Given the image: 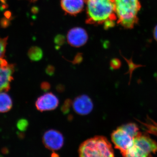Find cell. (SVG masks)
I'll return each mask as SVG.
<instances>
[{"instance_id":"cell-15","label":"cell","mask_w":157,"mask_h":157,"mask_svg":"<svg viewBox=\"0 0 157 157\" xmlns=\"http://www.w3.org/2000/svg\"><path fill=\"white\" fill-rule=\"evenodd\" d=\"M8 38H2L0 37V62L5 59L6 45L7 44Z\"/></svg>"},{"instance_id":"cell-10","label":"cell","mask_w":157,"mask_h":157,"mask_svg":"<svg viewBox=\"0 0 157 157\" xmlns=\"http://www.w3.org/2000/svg\"><path fill=\"white\" fill-rule=\"evenodd\" d=\"M88 35L86 31L81 28L71 29L67 34V40L72 46L79 47L87 42Z\"/></svg>"},{"instance_id":"cell-19","label":"cell","mask_w":157,"mask_h":157,"mask_svg":"<svg viewBox=\"0 0 157 157\" xmlns=\"http://www.w3.org/2000/svg\"><path fill=\"white\" fill-rule=\"evenodd\" d=\"M110 65L112 69H117L121 67V62L118 59H113L110 61Z\"/></svg>"},{"instance_id":"cell-11","label":"cell","mask_w":157,"mask_h":157,"mask_svg":"<svg viewBox=\"0 0 157 157\" xmlns=\"http://www.w3.org/2000/svg\"><path fill=\"white\" fill-rule=\"evenodd\" d=\"M84 2V0H61V6L66 13L76 15L83 10Z\"/></svg>"},{"instance_id":"cell-27","label":"cell","mask_w":157,"mask_h":157,"mask_svg":"<svg viewBox=\"0 0 157 157\" xmlns=\"http://www.w3.org/2000/svg\"><path fill=\"white\" fill-rule=\"evenodd\" d=\"M0 157H3V156H2V155H0Z\"/></svg>"},{"instance_id":"cell-21","label":"cell","mask_w":157,"mask_h":157,"mask_svg":"<svg viewBox=\"0 0 157 157\" xmlns=\"http://www.w3.org/2000/svg\"><path fill=\"white\" fill-rule=\"evenodd\" d=\"M50 84L47 82H43L41 85V88L42 90L45 91H47L50 89Z\"/></svg>"},{"instance_id":"cell-24","label":"cell","mask_w":157,"mask_h":157,"mask_svg":"<svg viewBox=\"0 0 157 157\" xmlns=\"http://www.w3.org/2000/svg\"><path fill=\"white\" fill-rule=\"evenodd\" d=\"M154 37L157 42V25L155 28L154 30Z\"/></svg>"},{"instance_id":"cell-7","label":"cell","mask_w":157,"mask_h":157,"mask_svg":"<svg viewBox=\"0 0 157 157\" xmlns=\"http://www.w3.org/2000/svg\"><path fill=\"white\" fill-rule=\"evenodd\" d=\"M14 70V65L9 64L5 59L0 62V92L10 89Z\"/></svg>"},{"instance_id":"cell-4","label":"cell","mask_w":157,"mask_h":157,"mask_svg":"<svg viewBox=\"0 0 157 157\" xmlns=\"http://www.w3.org/2000/svg\"><path fill=\"white\" fill-rule=\"evenodd\" d=\"M132 148L141 155L150 157L157 152V142L149 136L141 134L134 139Z\"/></svg>"},{"instance_id":"cell-14","label":"cell","mask_w":157,"mask_h":157,"mask_svg":"<svg viewBox=\"0 0 157 157\" xmlns=\"http://www.w3.org/2000/svg\"><path fill=\"white\" fill-rule=\"evenodd\" d=\"M29 58L33 61H38L42 59L43 52L42 49L37 46L32 47L28 52Z\"/></svg>"},{"instance_id":"cell-29","label":"cell","mask_w":157,"mask_h":157,"mask_svg":"<svg viewBox=\"0 0 157 157\" xmlns=\"http://www.w3.org/2000/svg\"></svg>"},{"instance_id":"cell-2","label":"cell","mask_w":157,"mask_h":157,"mask_svg":"<svg viewBox=\"0 0 157 157\" xmlns=\"http://www.w3.org/2000/svg\"><path fill=\"white\" fill-rule=\"evenodd\" d=\"M117 24L125 29L134 28L138 23L141 9L139 0H114Z\"/></svg>"},{"instance_id":"cell-1","label":"cell","mask_w":157,"mask_h":157,"mask_svg":"<svg viewBox=\"0 0 157 157\" xmlns=\"http://www.w3.org/2000/svg\"><path fill=\"white\" fill-rule=\"evenodd\" d=\"M89 24L104 25V28L114 26L117 22L114 0H84Z\"/></svg>"},{"instance_id":"cell-16","label":"cell","mask_w":157,"mask_h":157,"mask_svg":"<svg viewBox=\"0 0 157 157\" xmlns=\"http://www.w3.org/2000/svg\"><path fill=\"white\" fill-rule=\"evenodd\" d=\"M73 102L70 99H67L62 105L61 110L62 112L64 114H67L70 112V108L72 106Z\"/></svg>"},{"instance_id":"cell-9","label":"cell","mask_w":157,"mask_h":157,"mask_svg":"<svg viewBox=\"0 0 157 157\" xmlns=\"http://www.w3.org/2000/svg\"><path fill=\"white\" fill-rule=\"evenodd\" d=\"M72 106L75 112L80 115L89 114L94 108L92 101L86 95H82L75 98Z\"/></svg>"},{"instance_id":"cell-12","label":"cell","mask_w":157,"mask_h":157,"mask_svg":"<svg viewBox=\"0 0 157 157\" xmlns=\"http://www.w3.org/2000/svg\"><path fill=\"white\" fill-rule=\"evenodd\" d=\"M12 105V99L9 95L4 92H0V113L8 112Z\"/></svg>"},{"instance_id":"cell-20","label":"cell","mask_w":157,"mask_h":157,"mask_svg":"<svg viewBox=\"0 0 157 157\" xmlns=\"http://www.w3.org/2000/svg\"><path fill=\"white\" fill-rule=\"evenodd\" d=\"M55 70V69L54 67L50 65L46 67L45 72L48 75L51 76H52L54 73Z\"/></svg>"},{"instance_id":"cell-23","label":"cell","mask_w":157,"mask_h":157,"mask_svg":"<svg viewBox=\"0 0 157 157\" xmlns=\"http://www.w3.org/2000/svg\"><path fill=\"white\" fill-rule=\"evenodd\" d=\"M55 42L56 44L59 45H62L64 42L63 37L60 36L56 37L55 40Z\"/></svg>"},{"instance_id":"cell-26","label":"cell","mask_w":157,"mask_h":157,"mask_svg":"<svg viewBox=\"0 0 157 157\" xmlns=\"http://www.w3.org/2000/svg\"><path fill=\"white\" fill-rule=\"evenodd\" d=\"M51 157H59V155L58 154L53 152L52 154Z\"/></svg>"},{"instance_id":"cell-28","label":"cell","mask_w":157,"mask_h":157,"mask_svg":"<svg viewBox=\"0 0 157 157\" xmlns=\"http://www.w3.org/2000/svg\"><path fill=\"white\" fill-rule=\"evenodd\" d=\"M1 1H3V2H4V0H1Z\"/></svg>"},{"instance_id":"cell-6","label":"cell","mask_w":157,"mask_h":157,"mask_svg":"<svg viewBox=\"0 0 157 157\" xmlns=\"http://www.w3.org/2000/svg\"><path fill=\"white\" fill-rule=\"evenodd\" d=\"M64 141V139L62 133L54 129L45 132L42 137V142L45 147L52 151L61 148Z\"/></svg>"},{"instance_id":"cell-22","label":"cell","mask_w":157,"mask_h":157,"mask_svg":"<svg viewBox=\"0 0 157 157\" xmlns=\"http://www.w3.org/2000/svg\"><path fill=\"white\" fill-rule=\"evenodd\" d=\"M82 56L81 54H79L77 55L75 57V59L73 60V63L74 64L80 63L82 62Z\"/></svg>"},{"instance_id":"cell-8","label":"cell","mask_w":157,"mask_h":157,"mask_svg":"<svg viewBox=\"0 0 157 157\" xmlns=\"http://www.w3.org/2000/svg\"><path fill=\"white\" fill-rule=\"evenodd\" d=\"M59 100L52 93H46L40 96L36 102V107L39 111H50L58 107Z\"/></svg>"},{"instance_id":"cell-5","label":"cell","mask_w":157,"mask_h":157,"mask_svg":"<svg viewBox=\"0 0 157 157\" xmlns=\"http://www.w3.org/2000/svg\"><path fill=\"white\" fill-rule=\"evenodd\" d=\"M111 137L115 148L120 151L122 155L128 151L134 144L135 138L120 127L112 132Z\"/></svg>"},{"instance_id":"cell-13","label":"cell","mask_w":157,"mask_h":157,"mask_svg":"<svg viewBox=\"0 0 157 157\" xmlns=\"http://www.w3.org/2000/svg\"><path fill=\"white\" fill-rule=\"evenodd\" d=\"M120 127L134 138L141 134L139 132V129L138 126L136 124L133 123L125 124Z\"/></svg>"},{"instance_id":"cell-25","label":"cell","mask_w":157,"mask_h":157,"mask_svg":"<svg viewBox=\"0 0 157 157\" xmlns=\"http://www.w3.org/2000/svg\"><path fill=\"white\" fill-rule=\"evenodd\" d=\"M2 153L3 154H7L9 153V150H8V149L6 148V147H5V148H3L2 150Z\"/></svg>"},{"instance_id":"cell-17","label":"cell","mask_w":157,"mask_h":157,"mask_svg":"<svg viewBox=\"0 0 157 157\" xmlns=\"http://www.w3.org/2000/svg\"><path fill=\"white\" fill-rule=\"evenodd\" d=\"M17 128L20 131L24 132L27 129L29 126L28 121L25 119L20 120L17 123Z\"/></svg>"},{"instance_id":"cell-18","label":"cell","mask_w":157,"mask_h":157,"mask_svg":"<svg viewBox=\"0 0 157 157\" xmlns=\"http://www.w3.org/2000/svg\"><path fill=\"white\" fill-rule=\"evenodd\" d=\"M123 157H146L139 155L132 147L124 155H123Z\"/></svg>"},{"instance_id":"cell-3","label":"cell","mask_w":157,"mask_h":157,"mask_svg":"<svg viewBox=\"0 0 157 157\" xmlns=\"http://www.w3.org/2000/svg\"><path fill=\"white\" fill-rule=\"evenodd\" d=\"M79 157H114L112 145L106 137L95 136L85 140L78 150Z\"/></svg>"}]
</instances>
